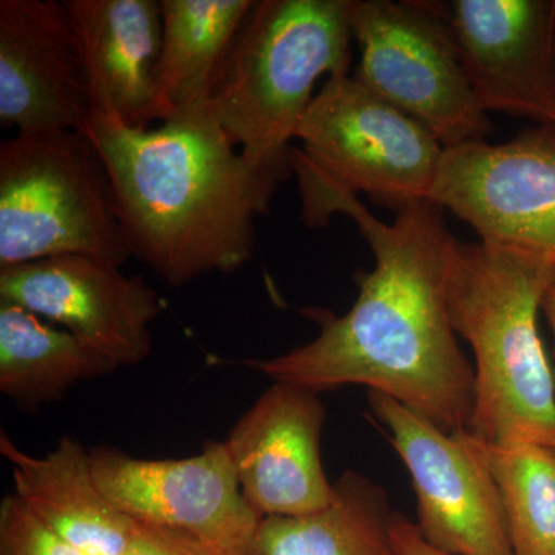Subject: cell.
<instances>
[{"label":"cell","mask_w":555,"mask_h":555,"mask_svg":"<svg viewBox=\"0 0 555 555\" xmlns=\"http://www.w3.org/2000/svg\"><path fill=\"white\" fill-rule=\"evenodd\" d=\"M334 486V502L326 509L262 518L250 555H392L393 513L382 486L356 470H347Z\"/></svg>","instance_id":"ac0fdd59"},{"label":"cell","mask_w":555,"mask_h":555,"mask_svg":"<svg viewBox=\"0 0 555 555\" xmlns=\"http://www.w3.org/2000/svg\"><path fill=\"white\" fill-rule=\"evenodd\" d=\"M337 211L357 222L375 258L371 272L357 273L360 291L352 309L345 315L302 309L320 326L318 337L283 356L247 361L248 366L317 393L366 386L449 434L467 430L476 371L456 343L449 313L448 250L454 235L443 208L415 201L386 224L356 195L320 189L305 214L310 228H324Z\"/></svg>","instance_id":"6da1fadb"},{"label":"cell","mask_w":555,"mask_h":555,"mask_svg":"<svg viewBox=\"0 0 555 555\" xmlns=\"http://www.w3.org/2000/svg\"><path fill=\"white\" fill-rule=\"evenodd\" d=\"M555 262L517 248L463 243L448 250V305L455 334L476 357L467 433L492 444L555 451V374L537 317Z\"/></svg>","instance_id":"3957f363"},{"label":"cell","mask_w":555,"mask_h":555,"mask_svg":"<svg viewBox=\"0 0 555 555\" xmlns=\"http://www.w3.org/2000/svg\"><path fill=\"white\" fill-rule=\"evenodd\" d=\"M292 149L299 184L364 193L400 210L429 199L444 147L425 126L350 75L332 76L299 124Z\"/></svg>","instance_id":"8992f818"},{"label":"cell","mask_w":555,"mask_h":555,"mask_svg":"<svg viewBox=\"0 0 555 555\" xmlns=\"http://www.w3.org/2000/svg\"><path fill=\"white\" fill-rule=\"evenodd\" d=\"M352 0H257L210 108L244 158L291 177L292 139L321 76L349 75Z\"/></svg>","instance_id":"277c9868"},{"label":"cell","mask_w":555,"mask_h":555,"mask_svg":"<svg viewBox=\"0 0 555 555\" xmlns=\"http://www.w3.org/2000/svg\"><path fill=\"white\" fill-rule=\"evenodd\" d=\"M90 116L64 2L0 0V126L86 133Z\"/></svg>","instance_id":"5bb4252c"},{"label":"cell","mask_w":555,"mask_h":555,"mask_svg":"<svg viewBox=\"0 0 555 555\" xmlns=\"http://www.w3.org/2000/svg\"><path fill=\"white\" fill-rule=\"evenodd\" d=\"M0 452L13 467L14 495L51 531L86 555L126 554L138 521L102 494L79 441L62 437L49 454L35 456L2 430Z\"/></svg>","instance_id":"2e32d148"},{"label":"cell","mask_w":555,"mask_h":555,"mask_svg":"<svg viewBox=\"0 0 555 555\" xmlns=\"http://www.w3.org/2000/svg\"><path fill=\"white\" fill-rule=\"evenodd\" d=\"M350 30L361 56L353 78L418 120L444 149L492 133L447 27L425 0H352Z\"/></svg>","instance_id":"52a82bcc"},{"label":"cell","mask_w":555,"mask_h":555,"mask_svg":"<svg viewBox=\"0 0 555 555\" xmlns=\"http://www.w3.org/2000/svg\"><path fill=\"white\" fill-rule=\"evenodd\" d=\"M90 462L102 494L138 524L184 532L217 555H250L262 518L241 492L224 441L178 460L98 448Z\"/></svg>","instance_id":"ba28073f"},{"label":"cell","mask_w":555,"mask_h":555,"mask_svg":"<svg viewBox=\"0 0 555 555\" xmlns=\"http://www.w3.org/2000/svg\"><path fill=\"white\" fill-rule=\"evenodd\" d=\"M0 301L64 324L113 369L137 366L150 356V326L163 309L141 276L86 255L0 268Z\"/></svg>","instance_id":"7c38bea8"},{"label":"cell","mask_w":555,"mask_h":555,"mask_svg":"<svg viewBox=\"0 0 555 555\" xmlns=\"http://www.w3.org/2000/svg\"><path fill=\"white\" fill-rule=\"evenodd\" d=\"M257 0H160L156 87L160 122L210 104L241 28Z\"/></svg>","instance_id":"e0dca14e"},{"label":"cell","mask_w":555,"mask_h":555,"mask_svg":"<svg viewBox=\"0 0 555 555\" xmlns=\"http://www.w3.org/2000/svg\"><path fill=\"white\" fill-rule=\"evenodd\" d=\"M86 134L107 166L131 255L173 287L244 268L257 250V219L291 178L244 158L208 104L156 129L91 115Z\"/></svg>","instance_id":"7a4b0ae2"},{"label":"cell","mask_w":555,"mask_h":555,"mask_svg":"<svg viewBox=\"0 0 555 555\" xmlns=\"http://www.w3.org/2000/svg\"><path fill=\"white\" fill-rule=\"evenodd\" d=\"M554 60H555V50H554Z\"/></svg>","instance_id":"d4e9b609"},{"label":"cell","mask_w":555,"mask_h":555,"mask_svg":"<svg viewBox=\"0 0 555 555\" xmlns=\"http://www.w3.org/2000/svg\"><path fill=\"white\" fill-rule=\"evenodd\" d=\"M459 434L494 478L513 555H555V451L486 443L467 430Z\"/></svg>","instance_id":"ffe728a7"},{"label":"cell","mask_w":555,"mask_h":555,"mask_svg":"<svg viewBox=\"0 0 555 555\" xmlns=\"http://www.w3.org/2000/svg\"><path fill=\"white\" fill-rule=\"evenodd\" d=\"M78 43L91 115L130 129L160 120L156 68L163 40L160 0H64Z\"/></svg>","instance_id":"9a60e30c"},{"label":"cell","mask_w":555,"mask_h":555,"mask_svg":"<svg viewBox=\"0 0 555 555\" xmlns=\"http://www.w3.org/2000/svg\"><path fill=\"white\" fill-rule=\"evenodd\" d=\"M486 112L555 130V0H425Z\"/></svg>","instance_id":"8fae6325"},{"label":"cell","mask_w":555,"mask_h":555,"mask_svg":"<svg viewBox=\"0 0 555 555\" xmlns=\"http://www.w3.org/2000/svg\"><path fill=\"white\" fill-rule=\"evenodd\" d=\"M367 400L411 476L423 539L449 555H513L494 478L462 436L386 393Z\"/></svg>","instance_id":"30bf717a"},{"label":"cell","mask_w":555,"mask_h":555,"mask_svg":"<svg viewBox=\"0 0 555 555\" xmlns=\"http://www.w3.org/2000/svg\"><path fill=\"white\" fill-rule=\"evenodd\" d=\"M429 201L469 224L481 243L555 262V130L444 149Z\"/></svg>","instance_id":"9c48e42d"},{"label":"cell","mask_w":555,"mask_h":555,"mask_svg":"<svg viewBox=\"0 0 555 555\" xmlns=\"http://www.w3.org/2000/svg\"><path fill=\"white\" fill-rule=\"evenodd\" d=\"M326 416L317 392L275 382L230 430L225 448L259 517L308 516L334 502L321 462Z\"/></svg>","instance_id":"4fadbf2b"},{"label":"cell","mask_w":555,"mask_h":555,"mask_svg":"<svg viewBox=\"0 0 555 555\" xmlns=\"http://www.w3.org/2000/svg\"><path fill=\"white\" fill-rule=\"evenodd\" d=\"M542 310L545 313L547 323H550L551 331H553L554 341H555V281L547 287L545 297H543L542 301ZM554 356H555V347H554ZM555 374V369H554Z\"/></svg>","instance_id":"cb8c5ba5"},{"label":"cell","mask_w":555,"mask_h":555,"mask_svg":"<svg viewBox=\"0 0 555 555\" xmlns=\"http://www.w3.org/2000/svg\"><path fill=\"white\" fill-rule=\"evenodd\" d=\"M62 255L133 257L107 166L80 131L17 133L0 144V268Z\"/></svg>","instance_id":"5b68a950"},{"label":"cell","mask_w":555,"mask_h":555,"mask_svg":"<svg viewBox=\"0 0 555 555\" xmlns=\"http://www.w3.org/2000/svg\"><path fill=\"white\" fill-rule=\"evenodd\" d=\"M115 371L68 331L0 301V392L25 412L60 401L72 387Z\"/></svg>","instance_id":"d6986e66"},{"label":"cell","mask_w":555,"mask_h":555,"mask_svg":"<svg viewBox=\"0 0 555 555\" xmlns=\"http://www.w3.org/2000/svg\"><path fill=\"white\" fill-rule=\"evenodd\" d=\"M124 555H217L210 547L175 529L138 524L137 532Z\"/></svg>","instance_id":"7402d4cb"},{"label":"cell","mask_w":555,"mask_h":555,"mask_svg":"<svg viewBox=\"0 0 555 555\" xmlns=\"http://www.w3.org/2000/svg\"><path fill=\"white\" fill-rule=\"evenodd\" d=\"M0 555H86L61 539L14 494L0 503Z\"/></svg>","instance_id":"44dd1931"},{"label":"cell","mask_w":555,"mask_h":555,"mask_svg":"<svg viewBox=\"0 0 555 555\" xmlns=\"http://www.w3.org/2000/svg\"><path fill=\"white\" fill-rule=\"evenodd\" d=\"M390 547L392 555H449L429 545L416 525L400 513H393L390 521Z\"/></svg>","instance_id":"603a6c76"}]
</instances>
